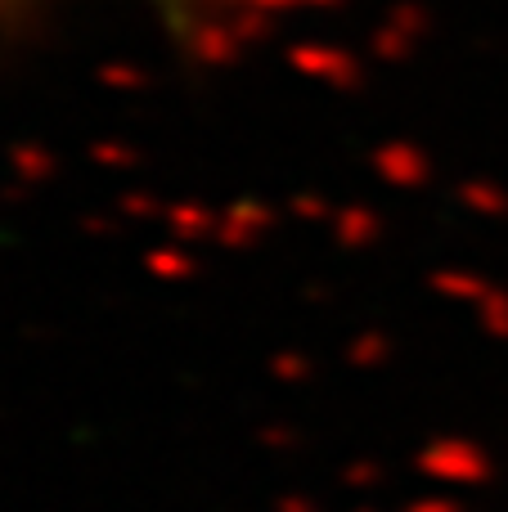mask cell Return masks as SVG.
Listing matches in <instances>:
<instances>
[{
	"label": "cell",
	"instance_id": "obj_8",
	"mask_svg": "<svg viewBox=\"0 0 508 512\" xmlns=\"http://www.w3.org/2000/svg\"><path fill=\"white\" fill-rule=\"evenodd\" d=\"M374 477H378V472L369 468V463H351V468L342 472V481H347V486H369Z\"/></svg>",
	"mask_w": 508,
	"mask_h": 512
},
{
	"label": "cell",
	"instance_id": "obj_7",
	"mask_svg": "<svg viewBox=\"0 0 508 512\" xmlns=\"http://www.w3.org/2000/svg\"><path fill=\"white\" fill-rule=\"evenodd\" d=\"M275 512H320V504H315L311 495H279Z\"/></svg>",
	"mask_w": 508,
	"mask_h": 512
},
{
	"label": "cell",
	"instance_id": "obj_6",
	"mask_svg": "<svg viewBox=\"0 0 508 512\" xmlns=\"http://www.w3.org/2000/svg\"><path fill=\"white\" fill-rule=\"evenodd\" d=\"M171 225H176L180 239H198V234H207V216L194 212V207H185V212L171 216Z\"/></svg>",
	"mask_w": 508,
	"mask_h": 512
},
{
	"label": "cell",
	"instance_id": "obj_1",
	"mask_svg": "<svg viewBox=\"0 0 508 512\" xmlns=\"http://www.w3.org/2000/svg\"><path fill=\"white\" fill-rule=\"evenodd\" d=\"M315 364L306 351H275L270 355V378L284 382V387H302V382H311Z\"/></svg>",
	"mask_w": 508,
	"mask_h": 512
},
{
	"label": "cell",
	"instance_id": "obj_2",
	"mask_svg": "<svg viewBox=\"0 0 508 512\" xmlns=\"http://www.w3.org/2000/svg\"><path fill=\"white\" fill-rule=\"evenodd\" d=\"M149 274H158V279H167V283H180V279H189L194 274V261H189L185 252H171V248H158V252H149Z\"/></svg>",
	"mask_w": 508,
	"mask_h": 512
},
{
	"label": "cell",
	"instance_id": "obj_5",
	"mask_svg": "<svg viewBox=\"0 0 508 512\" xmlns=\"http://www.w3.org/2000/svg\"><path fill=\"white\" fill-rule=\"evenodd\" d=\"M347 360H351V364H374V360H383V337H374V333L356 337V342L347 346Z\"/></svg>",
	"mask_w": 508,
	"mask_h": 512
},
{
	"label": "cell",
	"instance_id": "obj_3",
	"mask_svg": "<svg viewBox=\"0 0 508 512\" xmlns=\"http://www.w3.org/2000/svg\"><path fill=\"white\" fill-rule=\"evenodd\" d=\"M261 225H266V216H261V212H252V207H248V212H243V207H239V212L230 216V225H225V230H221V239L230 243V248H239V243H248L252 234L261 230Z\"/></svg>",
	"mask_w": 508,
	"mask_h": 512
},
{
	"label": "cell",
	"instance_id": "obj_4",
	"mask_svg": "<svg viewBox=\"0 0 508 512\" xmlns=\"http://www.w3.org/2000/svg\"><path fill=\"white\" fill-rule=\"evenodd\" d=\"M257 441L266 445V450H279V454H293L297 445H302V432H297L293 423H266L257 432Z\"/></svg>",
	"mask_w": 508,
	"mask_h": 512
}]
</instances>
